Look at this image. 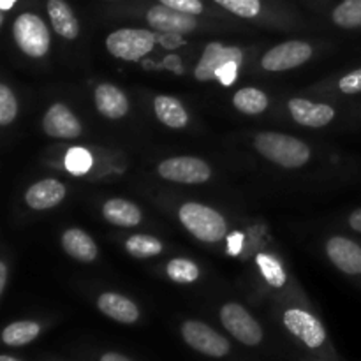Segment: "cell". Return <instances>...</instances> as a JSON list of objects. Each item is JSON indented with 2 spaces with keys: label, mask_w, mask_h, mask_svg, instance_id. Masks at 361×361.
Masks as SVG:
<instances>
[{
  "label": "cell",
  "mask_w": 361,
  "mask_h": 361,
  "mask_svg": "<svg viewBox=\"0 0 361 361\" xmlns=\"http://www.w3.org/2000/svg\"><path fill=\"white\" fill-rule=\"evenodd\" d=\"M331 20L341 28H360L361 0H342L331 13Z\"/></svg>",
  "instance_id": "24"
},
{
  "label": "cell",
  "mask_w": 361,
  "mask_h": 361,
  "mask_svg": "<svg viewBox=\"0 0 361 361\" xmlns=\"http://www.w3.org/2000/svg\"><path fill=\"white\" fill-rule=\"evenodd\" d=\"M233 104L245 115H259L268 108V95L257 88H242L233 97Z\"/></svg>",
  "instance_id": "23"
},
{
  "label": "cell",
  "mask_w": 361,
  "mask_h": 361,
  "mask_svg": "<svg viewBox=\"0 0 361 361\" xmlns=\"http://www.w3.org/2000/svg\"><path fill=\"white\" fill-rule=\"evenodd\" d=\"M326 252L331 263L348 275H361V245L345 236L328 240Z\"/></svg>",
  "instance_id": "13"
},
{
  "label": "cell",
  "mask_w": 361,
  "mask_h": 361,
  "mask_svg": "<svg viewBox=\"0 0 361 361\" xmlns=\"http://www.w3.org/2000/svg\"><path fill=\"white\" fill-rule=\"evenodd\" d=\"M42 129L49 137H56V140H74L83 130L74 113L60 102H56L48 109L44 120H42Z\"/></svg>",
  "instance_id": "12"
},
{
  "label": "cell",
  "mask_w": 361,
  "mask_h": 361,
  "mask_svg": "<svg viewBox=\"0 0 361 361\" xmlns=\"http://www.w3.org/2000/svg\"><path fill=\"white\" fill-rule=\"evenodd\" d=\"M49 20H51L53 28L63 39H76L80 34V23L74 16L73 9L66 0H48L46 4Z\"/></svg>",
  "instance_id": "18"
},
{
  "label": "cell",
  "mask_w": 361,
  "mask_h": 361,
  "mask_svg": "<svg viewBox=\"0 0 361 361\" xmlns=\"http://www.w3.org/2000/svg\"><path fill=\"white\" fill-rule=\"evenodd\" d=\"M157 171L164 180L178 183H203L212 176L210 166L196 157L166 159L159 164Z\"/></svg>",
  "instance_id": "7"
},
{
  "label": "cell",
  "mask_w": 361,
  "mask_h": 361,
  "mask_svg": "<svg viewBox=\"0 0 361 361\" xmlns=\"http://www.w3.org/2000/svg\"><path fill=\"white\" fill-rule=\"evenodd\" d=\"M126 249L137 259H147L162 252V243L150 235H133L126 242Z\"/></svg>",
  "instance_id": "25"
},
{
  "label": "cell",
  "mask_w": 361,
  "mask_h": 361,
  "mask_svg": "<svg viewBox=\"0 0 361 361\" xmlns=\"http://www.w3.org/2000/svg\"><path fill=\"white\" fill-rule=\"evenodd\" d=\"M182 337L194 351L212 358H222L229 353V342L201 321H185L182 324Z\"/></svg>",
  "instance_id": "6"
},
{
  "label": "cell",
  "mask_w": 361,
  "mask_h": 361,
  "mask_svg": "<svg viewBox=\"0 0 361 361\" xmlns=\"http://www.w3.org/2000/svg\"><path fill=\"white\" fill-rule=\"evenodd\" d=\"M238 67H240L238 63H235V62L228 63V66H224L217 73V80L221 81L222 85H231L233 81H235L236 73H238Z\"/></svg>",
  "instance_id": "33"
},
{
  "label": "cell",
  "mask_w": 361,
  "mask_h": 361,
  "mask_svg": "<svg viewBox=\"0 0 361 361\" xmlns=\"http://www.w3.org/2000/svg\"><path fill=\"white\" fill-rule=\"evenodd\" d=\"M221 323L242 344L257 345L263 341V328L240 303H226L222 307Z\"/></svg>",
  "instance_id": "5"
},
{
  "label": "cell",
  "mask_w": 361,
  "mask_h": 361,
  "mask_svg": "<svg viewBox=\"0 0 361 361\" xmlns=\"http://www.w3.org/2000/svg\"><path fill=\"white\" fill-rule=\"evenodd\" d=\"M159 4L171 7L175 11H180V13L192 14V16L204 13L203 0H159Z\"/></svg>",
  "instance_id": "31"
},
{
  "label": "cell",
  "mask_w": 361,
  "mask_h": 361,
  "mask_svg": "<svg viewBox=\"0 0 361 361\" xmlns=\"http://www.w3.org/2000/svg\"><path fill=\"white\" fill-rule=\"evenodd\" d=\"M256 261L261 274H263V277L267 279V282L271 288H284L286 281H288L286 271L274 256H270V254H257Z\"/></svg>",
  "instance_id": "26"
},
{
  "label": "cell",
  "mask_w": 361,
  "mask_h": 361,
  "mask_svg": "<svg viewBox=\"0 0 361 361\" xmlns=\"http://www.w3.org/2000/svg\"><path fill=\"white\" fill-rule=\"evenodd\" d=\"M155 46L154 32L145 28H120L106 39V48L113 56L129 62L143 59Z\"/></svg>",
  "instance_id": "4"
},
{
  "label": "cell",
  "mask_w": 361,
  "mask_h": 361,
  "mask_svg": "<svg viewBox=\"0 0 361 361\" xmlns=\"http://www.w3.org/2000/svg\"><path fill=\"white\" fill-rule=\"evenodd\" d=\"M99 361H133V360H129L123 355H118V353H106V355Z\"/></svg>",
  "instance_id": "36"
},
{
  "label": "cell",
  "mask_w": 361,
  "mask_h": 361,
  "mask_svg": "<svg viewBox=\"0 0 361 361\" xmlns=\"http://www.w3.org/2000/svg\"><path fill=\"white\" fill-rule=\"evenodd\" d=\"M147 21L155 30L168 32V34H189L197 27L196 16L180 13L162 4L152 6L147 11Z\"/></svg>",
  "instance_id": "11"
},
{
  "label": "cell",
  "mask_w": 361,
  "mask_h": 361,
  "mask_svg": "<svg viewBox=\"0 0 361 361\" xmlns=\"http://www.w3.org/2000/svg\"><path fill=\"white\" fill-rule=\"evenodd\" d=\"M62 247L67 256L83 263H90L97 257V245L92 236L81 229H67L62 236Z\"/></svg>",
  "instance_id": "19"
},
{
  "label": "cell",
  "mask_w": 361,
  "mask_h": 361,
  "mask_svg": "<svg viewBox=\"0 0 361 361\" xmlns=\"http://www.w3.org/2000/svg\"><path fill=\"white\" fill-rule=\"evenodd\" d=\"M338 88L342 94L355 95L361 92V69L353 71V73L345 74L341 81H338Z\"/></svg>",
  "instance_id": "32"
},
{
  "label": "cell",
  "mask_w": 361,
  "mask_h": 361,
  "mask_svg": "<svg viewBox=\"0 0 361 361\" xmlns=\"http://www.w3.org/2000/svg\"><path fill=\"white\" fill-rule=\"evenodd\" d=\"M97 307L104 316L123 324H133L140 319V309L129 298L116 293H102L97 300Z\"/></svg>",
  "instance_id": "17"
},
{
  "label": "cell",
  "mask_w": 361,
  "mask_h": 361,
  "mask_svg": "<svg viewBox=\"0 0 361 361\" xmlns=\"http://www.w3.org/2000/svg\"><path fill=\"white\" fill-rule=\"evenodd\" d=\"M7 284V264L0 263V293H4Z\"/></svg>",
  "instance_id": "37"
},
{
  "label": "cell",
  "mask_w": 361,
  "mask_h": 361,
  "mask_svg": "<svg viewBox=\"0 0 361 361\" xmlns=\"http://www.w3.org/2000/svg\"><path fill=\"white\" fill-rule=\"evenodd\" d=\"M284 324L295 337H298L310 349L321 348L326 341V331L321 321L302 309L286 310Z\"/></svg>",
  "instance_id": "10"
},
{
  "label": "cell",
  "mask_w": 361,
  "mask_h": 361,
  "mask_svg": "<svg viewBox=\"0 0 361 361\" xmlns=\"http://www.w3.org/2000/svg\"><path fill=\"white\" fill-rule=\"evenodd\" d=\"M92 162H94V159H92V154L88 150H85V148H71L69 152H67L66 155V168L67 171L73 173V175H85V173L90 171L92 168Z\"/></svg>",
  "instance_id": "29"
},
{
  "label": "cell",
  "mask_w": 361,
  "mask_h": 361,
  "mask_svg": "<svg viewBox=\"0 0 361 361\" xmlns=\"http://www.w3.org/2000/svg\"><path fill=\"white\" fill-rule=\"evenodd\" d=\"M219 6L224 7L229 13L236 14L240 18L252 20L263 13V2L261 0H214Z\"/></svg>",
  "instance_id": "28"
},
{
  "label": "cell",
  "mask_w": 361,
  "mask_h": 361,
  "mask_svg": "<svg viewBox=\"0 0 361 361\" xmlns=\"http://www.w3.org/2000/svg\"><path fill=\"white\" fill-rule=\"evenodd\" d=\"M312 56V46L303 41H288L264 53L261 66L267 71H289L302 66Z\"/></svg>",
  "instance_id": "9"
},
{
  "label": "cell",
  "mask_w": 361,
  "mask_h": 361,
  "mask_svg": "<svg viewBox=\"0 0 361 361\" xmlns=\"http://www.w3.org/2000/svg\"><path fill=\"white\" fill-rule=\"evenodd\" d=\"M39 334H41V326L34 321H16L4 328L2 341L9 348H20V345H27L35 341Z\"/></svg>",
  "instance_id": "22"
},
{
  "label": "cell",
  "mask_w": 361,
  "mask_h": 361,
  "mask_svg": "<svg viewBox=\"0 0 361 361\" xmlns=\"http://www.w3.org/2000/svg\"><path fill=\"white\" fill-rule=\"evenodd\" d=\"M95 106H97L99 113L104 115L106 118H122L129 111V101H127V95L123 94L120 88H116L115 85L102 83L95 88Z\"/></svg>",
  "instance_id": "16"
},
{
  "label": "cell",
  "mask_w": 361,
  "mask_h": 361,
  "mask_svg": "<svg viewBox=\"0 0 361 361\" xmlns=\"http://www.w3.org/2000/svg\"><path fill=\"white\" fill-rule=\"evenodd\" d=\"M66 197V185L55 178L39 180L32 187H28L25 194V201L34 210H49L60 204Z\"/></svg>",
  "instance_id": "14"
},
{
  "label": "cell",
  "mask_w": 361,
  "mask_h": 361,
  "mask_svg": "<svg viewBox=\"0 0 361 361\" xmlns=\"http://www.w3.org/2000/svg\"><path fill=\"white\" fill-rule=\"evenodd\" d=\"M13 35L21 51L27 53L28 56L39 59V56H44L48 53L51 37H49L46 23L37 14L21 13L14 20Z\"/></svg>",
  "instance_id": "3"
},
{
  "label": "cell",
  "mask_w": 361,
  "mask_h": 361,
  "mask_svg": "<svg viewBox=\"0 0 361 361\" xmlns=\"http://www.w3.org/2000/svg\"><path fill=\"white\" fill-rule=\"evenodd\" d=\"M18 113V101L7 85H0V126H9Z\"/></svg>",
  "instance_id": "30"
},
{
  "label": "cell",
  "mask_w": 361,
  "mask_h": 361,
  "mask_svg": "<svg viewBox=\"0 0 361 361\" xmlns=\"http://www.w3.org/2000/svg\"><path fill=\"white\" fill-rule=\"evenodd\" d=\"M289 111L296 123L305 127H324L335 118V109L328 104H316L307 99H291Z\"/></svg>",
  "instance_id": "15"
},
{
  "label": "cell",
  "mask_w": 361,
  "mask_h": 361,
  "mask_svg": "<svg viewBox=\"0 0 361 361\" xmlns=\"http://www.w3.org/2000/svg\"><path fill=\"white\" fill-rule=\"evenodd\" d=\"M243 53L240 48L235 46H224L221 42H210L204 48L201 60L197 62L196 69H194V76L197 81H210L217 80V73L228 63L235 62L242 66Z\"/></svg>",
  "instance_id": "8"
},
{
  "label": "cell",
  "mask_w": 361,
  "mask_h": 361,
  "mask_svg": "<svg viewBox=\"0 0 361 361\" xmlns=\"http://www.w3.org/2000/svg\"><path fill=\"white\" fill-rule=\"evenodd\" d=\"M14 2H16V0H0V7H2L4 13H6V11H9L11 7L14 6Z\"/></svg>",
  "instance_id": "38"
},
{
  "label": "cell",
  "mask_w": 361,
  "mask_h": 361,
  "mask_svg": "<svg viewBox=\"0 0 361 361\" xmlns=\"http://www.w3.org/2000/svg\"><path fill=\"white\" fill-rule=\"evenodd\" d=\"M166 274L171 281L178 282V284H190V282L197 281V277H200V268L192 261L176 257V259H171L168 263Z\"/></svg>",
  "instance_id": "27"
},
{
  "label": "cell",
  "mask_w": 361,
  "mask_h": 361,
  "mask_svg": "<svg viewBox=\"0 0 361 361\" xmlns=\"http://www.w3.org/2000/svg\"><path fill=\"white\" fill-rule=\"evenodd\" d=\"M240 245H242V235L235 233V235H231V238H229V249H231L233 254H236Z\"/></svg>",
  "instance_id": "35"
},
{
  "label": "cell",
  "mask_w": 361,
  "mask_h": 361,
  "mask_svg": "<svg viewBox=\"0 0 361 361\" xmlns=\"http://www.w3.org/2000/svg\"><path fill=\"white\" fill-rule=\"evenodd\" d=\"M154 109L157 118L171 129H182L189 122V115L182 102L169 95H157L154 101Z\"/></svg>",
  "instance_id": "21"
},
{
  "label": "cell",
  "mask_w": 361,
  "mask_h": 361,
  "mask_svg": "<svg viewBox=\"0 0 361 361\" xmlns=\"http://www.w3.org/2000/svg\"><path fill=\"white\" fill-rule=\"evenodd\" d=\"M0 361H20V360L13 358V356H9V355H2L0 356Z\"/></svg>",
  "instance_id": "39"
},
{
  "label": "cell",
  "mask_w": 361,
  "mask_h": 361,
  "mask_svg": "<svg viewBox=\"0 0 361 361\" xmlns=\"http://www.w3.org/2000/svg\"><path fill=\"white\" fill-rule=\"evenodd\" d=\"M102 215L109 224L120 226V228H134L141 222L140 208L126 200H109L102 207Z\"/></svg>",
  "instance_id": "20"
},
{
  "label": "cell",
  "mask_w": 361,
  "mask_h": 361,
  "mask_svg": "<svg viewBox=\"0 0 361 361\" xmlns=\"http://www.w3.org/2000/svg\"><path fill=\"white\" fill-rule=\"evenodd\" d=\"M349 226H351L355 231L361 233V208H358V210H355L349 215Z\"/></svg>",
  "instance_id": "34"
},
{
  "label": "cell",
  "mask_w": 361,
  "mask_h": 361,
  "mask_svg": "<svg viewBox=\"0 0 361 361\" xmlns=\"http://www.w3.org/2000/svg\"><path fill=\"white\" fill-rule=\"evenodd\" d=\"M254 147L268 161L282 168H302L309 162L310 148L302 140L281 133H259Z\"/></svg>",
  "instance_id": "1"
},
{
  "label": "cell",
  "mask_w": 361,
  "mask_h": 361,
  "mask_svg": "<svg viewBox=\"0 0 361 361\" xmlns=\"http://www.w3.org/2000/svg\"><path fill=\"white\" fill-rule=\"evenodd\" d=\"M178 217L183 228L192 233L197 240L215 243L226 238L228 233L226 219L214 208L200 203H185L180 207Z\"/></svg>",
  "instance_id": "2"
}]
</instances>
